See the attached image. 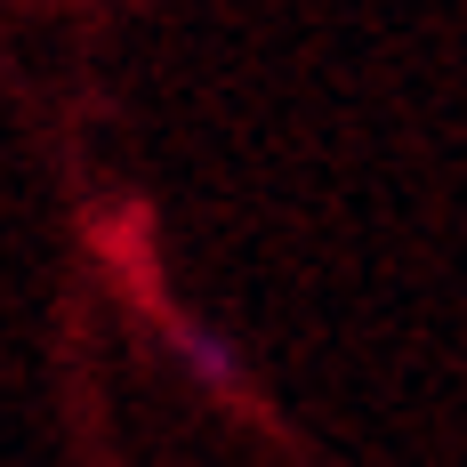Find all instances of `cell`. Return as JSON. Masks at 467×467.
<instances>
[{
  "label": "cell",
  "mask_w": 467,
  "mask_h": 467,
  "mask_svg": "<svg viewBox=\"0 0 467 467\" xmlns=\"http://www.w3.org/2000/svg\"><path fill=\"white\" fill-rule=\"evenodd\" d=\"M170 338H178V355L202 371V387H218V395H242V355H234L226 338H210L202 323H178Z\"/></svg>",
  "instance_id": "cell-1"
}]
</instances>
